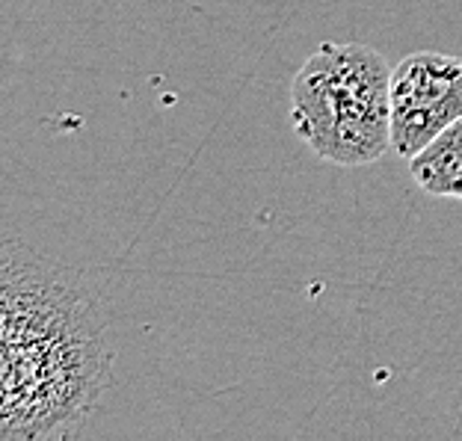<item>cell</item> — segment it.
Listing matches in <instances>:
<instances>
[{
    "instance_id": "obj_2",
    "label": "cell",
    "mask_w": 462,
    "mask_h": 441,
    "mask_svg": "<svg viewBox=\"0 0 462 441\" xmlns=\"http://www.w3.org/2000/svg\"><path fill=\"white\" fill-rule=\"evenodd\" d=\"M293 131L320 161L367 166L392 145V69L362 41H323L291 80Z\"/></svg>"
},
{
    "instance_id": "obj_4",
    "label": "cell",
    "mask_w": 462,
    "mask_h": 441,
    "mask_svg": "<svg viewBox=\"0 0 462 441\" xmlns=\"http://www.w3.org/2000/svg\"><path fill=\"white\" fill-rule=\"evenodd\" d=\"M415 184L430 196L462 198V119L445 128L409 161Z\"/></svg>"
},
{
    "instance_id": "obj_1",
    "label": "cell",
    "mask_w": 462,
    "mask_h": 441,
    "mask_svg": "<svg viewBox=\"0 0 462 441\" xmlns=\"http://www.w3.org/2000/svg\"><path fill=\"white\" fill-rule=\"evenodd\" d=\"M101 302L78 270L0 249V441L78 438L110 382Z\"/></svg>"
},
{
    "instance_id": "obj_3",
    "label": "cell",
    "mask_w": 462,
    "mask_h": 441,
    "mask_svg": "<svg viewBox=\"0 0 462 441\" xmlns=\"http://www.w3.org/2000/svg\"><path fill=\"white\" fill-rule=\"evenodd\" d=\"M462 119V57L418 51L392 69V145L412 157Z\"/></svg>"
}]
</instances>
